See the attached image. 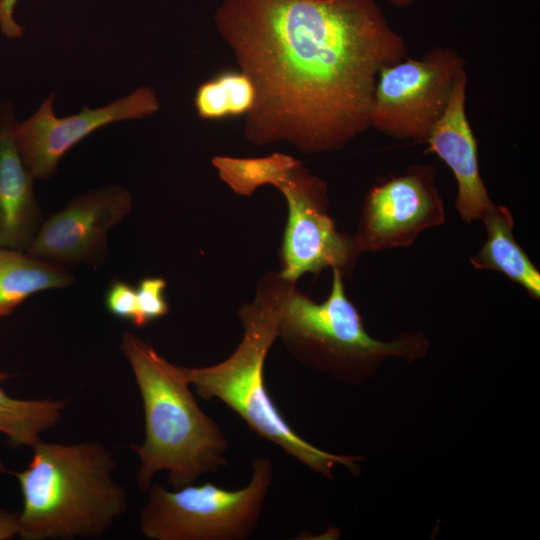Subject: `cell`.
<instances>
[{
  "mask_svg": "<svg viewBox=\"0 0 540 540\" xmlns=\"http://www.w3.org/2000/svg\"><path fill=\"white\" fill-rule=\"evenodd\" d=\"M215 22L256 90L246 138L307 154L370 128L380 70L408 55L374 0H223Z\"/></svg>",
  "mask_w": 540,
  "mask_h": 540,
  "instance_id": "6da1fadb",
  "label": "cell"
},
{
  "mask_svg": "<svg viewBox=\"0 0 540 540\" xmlns=\"http://www.w3.org/2000/svg\"><path fill=\"white\" fill-rule=\"evenodd\" d=\"M294 285L295 282L284 279L279 273L264 276L254 300L238 311L243 336L234 352L216 364L183 367V371L197 395L205 400H219L255 434L314 473L334 479L333 469L341 465L358 475L362 457L333 454L303 439L285 420L266 389L264 364L278 339L282 308Z\"/></svg>",
  "mask_w": 540,
  "mask_h": 540,
  "instance_id": "7a4b0ae2",
  "label": "cell"
},
{
  "mask_svg": "<svg viewBox=\"0 0 540 540\" xmlns=\"http://www.w3.org/2000/svg\"><path fill=\"white\" fill-rule=\"evenodd\" d=\"M121 349L144 409L145 439L132 446L140 460L139 490L147 492L160 471H167L169 484L178 489L227 466L228 439L198 405L183 367L129 331L122 335Z\"/></svg>",
  "mask_w": 540,
  "mask_h": 540,
  "instance_id": "3957f363",
  "label": "cell"
},
{
  "mask_svg": "<svg viewBox=\"0 0 540 540\" xmlns=\"http://www.w3.org/2000/svg\"><path fill=\"white\" fill-rule=\"evenodd\" d=\"M27 468L8 471L20 485L23 507L18 536L24 540L100 538L127 510L116 463L98 441H38Z\"/></svg>",
  "mask_w": 540,
  "mask_h": 540,
  "instance_id": "277c9868",
  "label": "cell"
},
{
  "mask_svg": "<svg viewBox=\"0 0 540 540\" xmlns=\"http://www.w3.org/2000/svg\"><path fill=\"white\" fill-rule=\"evenodd\" d=\"M278 338L301 364L347 384L368 379L388 357L413 362L424 358L429 349V341L418 332L392 341L373 338L348 298L338 268L332 269L331 290L321 303L295 286L290 290L279 319Z\"/></svg>",
  "mask_w": 540,
  "mask_h": 540,
  "instance_id": "5b68a950",
  "label": "cell"
},
{
  "mask_svg": "<svg viewBox=\"0 0 540 540\" xmlns=\"http://www.w3.org/2000/svg\"><path fill=\"white\" fill-rule=\"evenodd\" d=\"M272 481L271 459L259 456L249 483L237 490L204 483L171 491L152 483L140 530L151 540H245L257 528Z\"/></svg>",
  "mask_w": 540,
  "mask_h": 540,
  "instance_id": "8992f818",
  "label": "cell"
},
{
  "mask_svg": "<svg viewBox=\"0 0 540 540\" xmlns=\"http://www.w3.org/2000/svg\"><path fill=\"white\" fill-rule=\"evenodd\" d=\"M465 65L456 49L433 47L420 58L407 55L382 68L373 94L370 127L394 139L425 144Z\"/></svg>",
  "mask_w": 540,
  "mask_h": 540,
  "instance_id": "52a82bcc",
  "label": "cell"
},
{
  "mask_svg": "<svg viewBox=\"0 0 540 540\" xmlns=\"http://www.w3.org/2000/svg\"><path fill=\"white\" fill-rule=\"evenodd\" d=\"M277 188L288 206L279 274L296 282L306 273L317 275L330 267L349 276L362 251L355 236L340 232L330 217L325 181L300 163Z\"/></svg>",
  "mask_w": 540,
  "mask_h": 540,
  "instance_id": "ba28073f",
  "label": "cell"
},
{
  "mask_svg": "<svg viewBox=\"0 0 540 540\" xmlns=\"http://www.w3.org/2000/svg\"><path fill=\"white\" fill-rule=\"evenodd\" d=\"M435 180L434 167L414 164L373 185L354 235L361 251L408 247L424 230L443 224L445 208Z\"/></svg>",
  "mask_w": 540,
  "mask_h": 540,
  "instance_id": "9c48e42d",
  "label": "cell"
},
{
  "mask_svg": "<svg viewBox=\"0 0 540 540\" xmlns=\"http://www.w3.org/2000/svg\"><path fill=\"white\" fill-rule=\"evenodd\" d=\"M53 99L52 94L31 118L12 127L17 150L34 178L51 176L65 153L99 128L121 120L144 118L159 109L155 92L149 87H140L101 108L84 107L78 114L64 118L55 116Z\"/></svg>",
  "mask_w": 540,
  "mask_h": 540,
  "instance_id": "30bf717a",
  "label": "cell"
},
{
  "mask_svg": "<svg viewBox=\"0 0 540 540\" xmlns=\"http://www.w3.org/2000/svg\"><path fill=\"white\" fill-rule=\"evenodd\" d=\"M131 208V195L118 186L79 196L40 226L26 252L56 264L96 260L105 248L108 231Z\"/></svg>",
  "mask_w": 540,
  "mask_h": 540,
  "instance_id": "8fae6325",
  "label": "cell"
},
{
  "mask_svg": "<svg viewBox=\"0 0 540 540\" xmlns=\"http://www.w3.org/2000/svg\"><path fill=\"white\" fill-rule=\"evenodd\" d=\"M467 85L465 69L457 76L447 106L425 144L452 171L457 183L455 208L471 224L494 203L480 174L477 139L466 113Z\"/></svg>",
  "mask_w": 540,
  "mask_h": 540,
  "instance_id": "7c38bea8",
  "label": "cell"
},
{
  "mask_svg": "<svg viewBox=\"0 0 540 540\" xmlns=\"http://www.w3.org/2000/svg\"><path fill=\"white\" fill-rule=\"evenodd\" d=\"M9 114L0 117V247L27 250L41 213L33 191V175L15 145Z\"/></svg>",
  "mask_w": 540,
  "mask_h": 540,
  "instance_id": "4fadbf2b",
  "label": "cell"
},
{
  "mask_svg": "<svg viewBox=\"0 0 540 540\" xmlns=\"http://www.w3.org/2000/svg\"><path fill=\"white\" fill-rule=\"evenodd\" d=\"M486 240L470 257L471 265L480 270L500 272L522 286L533 299L540 298V273L514 237V219L503 205H493L482 218Z\"/></svg>",
  "mask_w": 540,
  "mask_h": 540,
  "instance_id": "5bb4252c",
  "label": "cell"
},
{
  "mask_svg": "<svg viewBox=\"0 0 540 540\" xmlns=\"http://www.w3.org/2000/svg\"><path fill=\"white\" fill-rule=\"evenodd\" d=\"M72 281L73 276L59 264L0 247V319L33 294L64 288Z\"/></svg>",
  "mask_w": 540,
  "mask_h": 540,
  "instance_id": "9a60e30c",
  "label": "cell"
},
{
  "mask_svg": "<svg viewBox=\"0 0 540 540\" xmlns=\"http://www.w3.org/2000/svg\"><path fill=\"white\" fill-rule=\"evenodd\" d=\"M11 375L0 372V384ZM66 400H23L10 397L0 385V432L14 447H32L41 440V432L61 419Z\"/></svg>",
  "mask_w": 540,
  "mask_h": 540,
  "instance_id": "2e32d148",
  "label": "cell"
},
{
  "mask_svg": "<svg viewBox=\"0 0 540 540\" xmlns=\"http://www.w3.org/2000/svg\"><path fill=\"white\" fill-rule=\"evenodd\" d=\"M256 90L251 79L241 70H226L201 83L194 96L200 118L221 120L246 116L253 109Z\"/></svg>",
  "mask_w": 540,
  "mask_h": 540,
  "instance_id": "e0dca14e",
  "label": "cell"
},
{
  "mask_svg": "<svg viewBox=\"0 0 540 540\" xmlns=\"http://www.w3.org/2000/svg\"><path fill=\"white\" fill-rule=\"evenodd\" d=\"M300 163L278 152L259 158L215 156L212 159L221 180L236 194L247 197L263 185L277 188Z\"/></svg>",
  "mask_w": 540,
  "mask_h": 540,
  "instance_id": "ac0fdd59",
  "label": "cell"
},
{
  "mask_svg": "<svg viewBox=\"0 0 540 540\" xmlns=\"http://www.w3.org/2000/svg\"><path fill=\"white\" fill-rule=\"evenodd\" d=\"M166 281L161 277L143 278L136 288L138 321L136 327H144L168 312L164 296Z\"/></svg>",
  "mask_w": 540,
  "mask_h": 540,
  "instance_id": "d6986e66",
  "label": "cell"
},
{
  "mask_svg": "<svg viewBox=\"0 0 540 540\" xmlns=\"http://www.w3.org/2000/svg\"><path fill=\"white\" fill-rule=\"evenodd\" d=\"M105 306L113 316L128 320L135 326L138 321L136 289L130 284L115 280L105 294Z\"/></svg>",
  "mask_w": 540,
  "mask_h": 540,
  "instance_id": "ffe728a7",
  "label": "cell"
},
{
  "mask_svg": "<svg viewBox=\"0 0 540 540\" xmlns=\"http://www.w3.org/2000/svg\"><path fill=\"white\" fill-rule=\"evenodd\" d=\"M17 0H0V28L8 38H18L23 34V28L13 17Z\"/></svg>",
  "mask_w": 540,
  "mask_h": 540,
  "instance_id": "44dd1931",
  "label": "cell"
},
{
  "mask_svg": "<svg viewBox=\"0 0 540 540\" xmlns=\"http://www.w3.org/2000/svg\"><path fill=\"white\" fill-rule=\"evenodd\" d=\"M18 535V512L0 510V540Z\"/></svg>",
  "mask_w": 540,
  "mask_h": 540,
  "instance_id": "7402d4cb",
  "label": "cell"
},
{
  "mask_svg": "<svg viewBox=\"0 0 540 540\" xmlns=\"http://www.w3.org/2000/svg\"><path fill=\"white\" fill-rule=\"evenodd\" d=\"M391 5L396 8H408L413 5L417 0H388Z\"/></svg>",
  "mask_w": 540,
  "mask_h": 540,
  "instance_id": "603a6c76",
  "label": "cell"
}]
</instances>
